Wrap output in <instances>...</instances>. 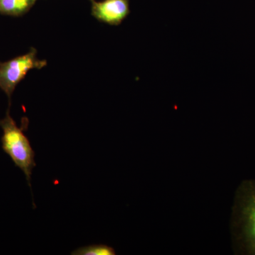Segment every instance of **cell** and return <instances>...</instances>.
I'll list each match as a JSON object with an SVG mask.
<instances>
[{
	"mask_svg": "<svg viewBox=\"0 0 255 255\" xmlns=\"http://www.w3.org/2000/svg\"><path fill=\"white\" fill-rule=\"evenodd\" d=\"M36 0H0V14L20 16L27 12Z\"/></svg>",
	"mask_w": 255,
	"mask_h": 255,
	"instance_id": "5b68a950",
	"label": "cell"
},
{
	"mask_svg": "<svg viewBox=\"0 0 255 255\" xmlns=\"http://www.w3.org/2000/svg\"><path fill=\"white\" fill-rule=\"evenodd\" d=\"M73 255H114L115 251L112 247L106 245H92L82 247L71 253Z\"/></svg>",
	"mask_w": 255,
	"mask_h": 255,
	"instance_id": "8992f818",
	"label": "cell"
},
{
	"mask_svg": "<svg viewBox=\"0 0 255 255\" xmlns=\"http://www.w3.org/2000/svg\"><path fill=\"white\" fill-rule=\"evenodd\" d=\"M44 60L38 59L36 49L31 48L26 54L0 63V89L9 100L18 83L33 69H41L46 65Z\"/></svg>",
	"mask_w": 255,
	"mask_h": 255,
	"instance_id": "3957f363",
	"label": "cell"
},
{
	"mask_svg": "<svg viewBox=\"0 0 255 255\" xmlns=\"http://www.w3.org/2000/svg\"><path fill=\"white\" fill-rule=\"evenodd\" d=\"M237 206L238 236L250 254L255 255V182L243 186Z\"/></svg>",
	"mask_w": 255,
	"mask_h": 255,
	"instance_id": "7a4b0ae2",
	"label": "cell"
},
{
	"mask_svg": "<svg viewBox=\"0 0 255 255\" xmlns=\"http://www.w3.org/2000/svg\"><path fill=\"white\" fill-rule=\"evenodd\" d=\"M0 127L2 129L1 147L9 156L16 167L26 176L28 185L31 187L32 171L36 166L35 152L29 140L21 128L18 127L14 119L6 112L4 119L0 120Z\"/></svg>",
	"mask_w": 255,
	"mask_h": 255,
	"instance_id": "6da1fadb",
	"label": "cell"
},
{
	"mask_svg": "<svg viewBox=\"0 0 255 255\" xmlns=\"http://www.w3.org/2000/svg\"><path fill=\"white\" fill-rule=\"evenodd\" d=\"M129 12L128 0H103L92 2V15L110 25H119Z\"/></svg>",
	"mask_w": 255,
	"mask_h": 255,
	"instance_id": "277c9868",
	"label": "cell"
}]
</instances>
